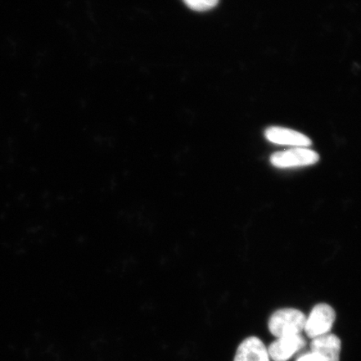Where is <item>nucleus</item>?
I'll use <instances>...</instances> for the list:
<instances>
[{
	"mask_svg": "<svg viewBox=\"0 0 361 361\" xmlns=\"http://www.w3.org/2000/svg\"><path fill=\"white\" fill-rule=\"evenodd\" d=\"M306 319L305 315L300 310H279L269 319V331L277 338L300 335L305 329Z\"/></svg>",
	"mask_w": 361,
	"mask_h": 361,
	"instance_id": "f257e3e1",
	"label": "nucleus"
},
{
	"mask_svg": "<svg viewBox=\"0 0 361 361\" xmlns=\"http://www.w3.org/2000/svg\"><path fill=\"white\" fill-rule=\"evenodd\" d=\"M319 160L317 152L307 147H295L290 150L274 153L270 162L279 169L298 168L315 164Z\"/></svg>",
	"mask_w": 361,
	"mask_h": 361,
	"instance_id": "f03ea898",
	"label": "nucleus"
},
{
	"mask_svg": "<svg viewBox=\"0 0 361 361\" xmlns=\"http://www.w3.org/2000/svg\"><path fill=\"white\" fill-rule=\"evenodd\" d=\"M336 312L331 306L319 304L314 307L306 319L305 331L310 338H317L329 334L336 320Z\"/></svg>",
	"mask_w": 361,
	"mask_h": 361,
	"instance_id": "7ed1b4c3",
	"label": "nucleus"
},
{
	"mask_svg": "<svg viewBox=\"0 0 361 361\" xmlns=\"http://www.w3.org/2000/svg\"><path fill=\"white\" fill-rule=\"evenodd\" d=\"M305 345V340L300 335L278 338L269 345V355L274 361H287Z\"/></svg>",
	"mask_w": 361,
	"mask_h": 361,
	"instance_id": "20e7f679",
	"label": "nucleus"
},
{
	"mask_svg": "<svg viewBox=\"0 0 361 361\" xmlns=\"http://www.w3.org/2000/svg\"><path fill=\"white\" fill-rule=\"evenodd\" d=\"M265 137L268 141L278 145L293 147H308L311 140L305 135L295 130L272 126L265 130Z\"/></svg>",
	"mask_w": 361,
	"mask_h": 361,
	"instance_id": "39448f33",
	"label": "nucleus"
},
{
	"mask_svg": "<svg viewBox=\"0 0 361 361\" xmlns=\"http://www.w3.org/2000/svg\"><path fill=\"white\" fill-rule=\"evenodd\" d=\"M311 351L317 354L322 361H340L341 341L336 335H326L313 338Z\"/></svg>",
	"mask_w": 361,
	"mask_h": 361,
	"instance_id": "423d86ee",
	"label": "nucleus"
},
{
	"mask_svg": "<svg viewBox=\"0 0 361 361\" xmlns=\"http://www.w3.org/2000/svg\"><path fill=\"white\" fill-rule=\"evenodd\" d=\"M234 361H269L268 349L259 338H247L238 346Z\"/></svg>",
	"mask_w": 361,
	"mask_h": 361,
	"instance_id": "0eeeda50",
	"label": "nucleus"
},
{
	"mask_svg": "<svg viewBox=\"0 0 361 361\" xmlns=\"http://www.w3.org/2000/svg\"><path fill=\"white\" fill-rule=\"evenodd\" d=\"M219 0H183L188 8L198 12L212 10L219 4Z\"/></svg>",
	"mask_w": 361,
	"mask_h": 361,
	"instance_id": "6e6552de",
	"label": "nucleus"
},
{
	"mask_svg": "<svg viewBox=\"0 0 361 361\" xmlns=\"http://www.w3.org/2000/svg\"><path fill=\"white\" fill-rule=\"evenodd\" d=\"M297 361H322L319 356L311 351L310 353L306 354L298 360Z\"/></svg>",
	"mask_w": 361,
	"mask_h": 361,
	"instance_id": "1a4fd4ad",
	"label": "nucleus"
}]
</instances>
